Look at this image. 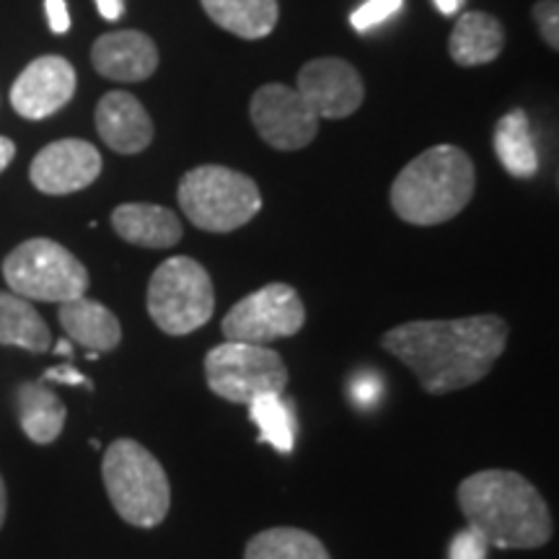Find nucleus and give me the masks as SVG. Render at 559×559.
<instances>
[{"instance_id": "f257e3e1", "label": "nucleus", "mask_w": 559, "mask_h": 559, "mask_svg": "<svg viewBox=\"0 0 559 559\" xmlns=\"http://www.w3.org/2000/svg\"><path fill=\"white\" fill-rule=\"evenodd\" d=\"M508 321L495 313L451 321H407L381 345L417 376L425 394L440 396L485 381L508 347Z\"/></svg>"}, {"instance_id": "f03ea898", "label": "nucleus", "mask_w": 559, "mask_h": 559, "mask_svg": "<svg viewBox=\"0 0 559 559\" xmlns=\"http://www.w3.org/2000/svg\"><path fill=\"white\" fill-rule=\"evenodd\" d=\"M456 498L469 531L487 547L539 549L555 534L547 500L519 472L472 474L459 485Z\"/></svg>"}, {"instance_id": "7ed1b4c3", "label": "nucleus", "mask_w": 559, "mask_h": 559, "mask_svg": "<svg viewBox=\"0 0 559 559\" xmlns=\"http://www.w3.org/2000/svg\"><path fill=\"white\" fill-rule=\"evenodd\" d=\"M474 194V164L456 145H436L404 166L391 185V207L412 226L456 218Z\"/></svg>"}, {"instance_id": "20e7f679", "label": "nucleus", "mask_w": 559, "mask_h": 559, "mask_svg": "<svg viewBox=\"0 0 559 559\" xmlns=\"http://www.w3.org/2000/svg\"><path fill=\"white\" fill-rule=\"evenodd\" d=\"M102 479L111 508L138 528L160 526L171 508V485L153 453L132 438H120L102 459Z\"/></svg>"}, {"instance_id": "39448f33", "label": "nucleus", "mask_w": 559, "mask_h": 559, "mask_svg": "<svg viewBox=\"0 0 559 559\" xmlns=\"http://www.w3.org/2000/svg\"><path fill=\"white\" fill-rule=\"evenodd\" d=\"M179 207L192 226L210 234H230L262 210L254 179L228 166H198L179 181Z\"/></svg>"}, {"instance_id": "423d86ee", "label": "nucleus", "mask_w": 559, "mask_h": 559, "mask_svg": "<svg viewBox=\"0 0 559 559\" xmlns=\"http://www.w3.org/2000/svg\"><path fill=\"white\" fill-rule=\"evenodd\" d=\"M215 311V288L207 270L192 257H171L158 264L148 283L153 324L171 337L202 330Z\"/></svg>"}, {"instance_id": "0eeeda50", "label": "nucleus", "mask_w": 559, "mask_h": 559, "mask_svg": "<svg viewBox=\"0 0 559 559\" xmlns=\"http://www.w3.org/2000/svg\"><path fill=\"white\" fill-rule=\"evenodd\" d=\"M3 277L11 293L26 300L68 304L86 296L88 270L62 243L52 239H29L5 257Z\"/></svg>"}, {"instance_id": "6e6552de", "label": "nucleus", "mask_w": 559, "mask_h": 559, "mask_svg": "<svg viewBox=\"0 0 559 559\" xmlns=\"http://www.w3.org/2000/svg\"><path fill=\"white\" fill-rule=\"evenodd\" d=\"M205 381L221 400L249 407L260 396L283 394L288 366L267 345L223 342L205 355Z\"/></svg>"}, {"instance_id": "1a4fd4ad", "label": "nucleus", "mask_w": 559, "mask_h": 559, "mask_svg": "<svg viewBox=\"0 0 559 559\" xmlns=\"http://www.w3.org/2000/svg\"><path fill=\"white\" fill-rule=\"evenodd\" d=\"M306 309L296 288L285 283H270L249 293L223 317V337L226 342H247V345H270L275 340L293 337L304 330Z\"/></svg>"}, {"instance_id": "9d476101", "label": "nucleus", "mask_w": 559, "mask_h": 559, "mask_svg": "<svg viewBox=\"0 0 559 559\" xmlns=\"http://www.w3.org/2000/svg\"><path fill=\"white\" fill-rule=\"evenodd\" d=\"M251 122L272 148L300 151L317 138L321 120L296 88L267 83L251 96Z\"/></svg>"}, {"instance_id": "9b49d317", "label": "nucleus", "mask_w": 559, "mask_h": 559, "mask_svg": "<svg viewBox=\"0 0 559 559\" xmlns=\"http://www.w3.org/2000/svg\"><path fill=\"white\" fill-rule=\"evenodd\" d=\"M296 91L319 120H342L360 109L366 99L360 73L340 58H317L298 73Z\"/></svg>"}, {"instance_id": "f8f14e48", "label": "nucleus", "mask_w": 559, "mask_h": 559, "mask_svg": "<svg viewBox=\"0 0 559 559\" xmlns=\"http://www.w3.org/2000/svg\"><path fill=\"white\" fill-rule=\"evenodd\" d=\"M75 94V70L60 55H41L21 70L11 86V107L24 120H45L60 111Z\"/></svg>"}, {"instance_id": "ddd939ff", "label": "nucleus", "mask_w": 559, "mask_h": 559, "mask_svg": "<svg viewBox=\"0 0 559 559\" xmlns=\"http://www.w3.org/2000/svg\"><path fill=\"white\" fill-rule=\"evenodd\" d=\"M102 174V153L86 140L66 138L41 148L32 160L29 179L45 194H73Z\"/></svg>"}, {"instance_id": "4468645a", "label": "nucleus", "mask_w": 559, "mask_h": 559, "mask_svg": "<svg viewBox=\"0 0 559 559\" xmlns=\"http://www.w3.org/2000/svg\"><path fill=\"white\" fill-rule=\"evenodd\" d=\"M91 60H94L96 73L104 75V79L140 83L148 81L156 73L158 50L156 41L143 32H109L94 41Z\"/></svg>"}, {"instance_id": "2eb2a0df", "label": "nucleus", "mask_w": 559, "mask_h": 559, "mask_svg": "<svg viewBox=\"0 0 559 559\" xmlns=\"http://www.w3.org/2000/svg\"><path fill=\"white\" fill-rule=\"evenodd\" d=\"M96 130L111 151L132 153L145 151L153 140V122L135 96L128 91H109L96 107Z\"/></svg>"}, {"instance_id": "dca6fc26", "label": "nucleus", "mask_w": 559, "mask_h": 559, "mask_svg": "<svg viewBox=\"0 0 559 559\" xmlns=\"http://www.w3.org/2000/svg\"><path fill=\"white\" fill-rule=\"evenodd\" d=\"M117 236L143 249H169L181 239V223L171 210L148 202H124L111 213Z\"/></svg>"}, {"instance_id": "f3484780", "label": "nucleus", "mask_w": 559, "mask_h": 559, "mask_svg": "<svg viewBox=\"0 0 559 559\" xmlns=\"http://www.w3.org/2000/svg\"><path fill=\"white\" fill-rule=\"evenodd\" d=\"M60 326L73 342L91 353H109L122 342L120 319L99 300L86 296L60 304Z\"/></svg>"}, {"instance_id": "a211bd4d", "label": "nucleus", "mask_w": 559, "mask_h": 559, "mask_svg": "<svg viewBox=\"0 0 559 559\" xmlns=\"http://www.w3.org/2000/svg\"><path fill=\"white\" fill-rule=\"evenodd\" d=\"M16 415L21 430L37 445H50L60 438L66 428L68 409L55 391H50L41 381L21 383L16 389Z\"/></svg>"}, {"instance_id": "6ab92c4d", "label": "nucleus", "mask_w": 559, "mask_h": 559, "mask_svg": "<svg viewBox=\"0 0 559 559\" xmlns=\"http://www.w3.org/2000/svg\"><path fill=\"white\" fill-rule=\"evenodd\" d=\"M506 47V29L495 16L481 11L464 13L453 26L449 39V52L459 66H487L498 60V55Z\"/></svg>"}, {"instance_id": "aec40b11", "label": "nucleus", "mask_w": 559, "mask_h": 559, "mask_svg": "<svg viewBox=\"0 0 559 559\" xmlns=\"http://www.w3.org/2000/svg\"><path fill=\"white\" fill-rule=\"evenodd\" d=\"M0 345L26 353H47L52 347L50 326L26 298L0 290Z\"/></svg>"}, {"instance_id": "412c9836", "label": "nucleus", "mask_w": 559, "mask_h": 559, "mask_svg": "<svg viewBox=\"0 0 559 559\" xmlns=\"http://www.w3.org/2000/svg\"><path fill=\"white\" fill-rule=\"evenodd\" d=\"M202 9L221 29L241 39H262L277 24V0H202Z\"/></svg>"}, {"instance_id": "4be33fe9", "label": "nucleus", "mask_w": 559, "mask_h": 559, "mask_svg": "<svg viewBox=\"0 0 559 559\" xmlns=\"http://www.w3.org/2000/svg\"><path fill=\"white\" fill-rule=\"evenodd\" d=\"M495 153L510 177L531 179L539 171V153L531 135L528 115L523 109L508 111L495 128Z\"/></svg>"}, {"instance_id": "5701e85b", "label": "nucleus", "mask_w": 559, "mask_h": 559, "mask_svg": "<svg viewBox=\"0 0 559 559\" xmlns=\"http://www.w3.org/2000/svg\"><path fill=\"white\" fill-rule=\"evenodd\" d=\"M243 559H332L324 544L304 528H270L251 536Z\"/></svg>"}, {"instance_id": "b1692460", "label": "nucleus", "mask_w": 559, "mask_h": 559, "mask_svg": "<svg viewBox=\"0 0 559 559\" xmlns=\"http://www.w3.org/2000/svg\"><path fill=\"white\" fill-rule=\"evenodd\" d=\"M249 417L260 428V438L264 443H270L280 453L293 451V443H296V419H293V412L283 402V396L270 394L254 400L249 404Z\"/></svg>"}, {"instance_id": "393cba45", "label": "nucleus", "mask_w": 559, "mask_h": 559, "mask_svg": "<svg viewBox=\"0 0 559 559\" xmlns=\"http://www.w3.org/2000/svg\"><path fill=\"white\" fill-rule=\"evenodd\" d=\"M404 0H368V3H362L358 11L349 16V24H353L355 32L366 34V32H373L376 26L386 24L389 19H394L396 13L402 11Z\"/></svg>"}, {"instance_id": "a878e982", "label": "nucleus", "mask_w": 559, "mask_h": 559, "mask_svg": "<svg viewBox=\"0 0 559 559\" xmlns=\"http://www.w3.org/2000/svg\"><path fill=\"white\" fill-rule=\"evenodd\" d=\"M534 16H536V24H539V32L547 45L551 50H557L559 47V3L557 0H542V3L534 5Z\"/></svg>"}, {"instance_id": "bb28decb", "label": "nucleus", "mask_w": 559, "mask_h": 559, "mask_svg": "<svg viewBox=\"0 0 559 559\" xmlns=\"http://www.w3.org/2000/svg\"><path fill=\"white\" fill-rule=\"evenodd\" d=\"M485 549H487V544L481 542L474 531H466V534H461L456 544H453L451 557L453 559H481L485 557Z\"/></svg>"}, {"instance_id": "cd10ccee", "label": "nucleus", "mask_w": 559, "mask_h": 559, "mask_svg": "<svg viewBox=\"0 0 559 559\" xmlns=\"http://www.w3.org/2000/svg\"><path fill=\"white\" fill-rule=\"evenodd\" d=\"M45 11L55 34H66L70 29V13L66 0H45Z\"/></svg>"}, {"instance_id": "c85d7f7f", "label": "nucleus", "mask_w": 559, "mask_h": 559, "mask_svg": "<svg viewBox=\"0 0 559 559\" xmlns=\"http://www.w3.org/2000/svg\"><path fill=\"white\" fill-rule=\"evenodd\" d=\"M47 381H60V383H75V386H86V389H94V383H91L86 376L79 373L75 368L70 366H58V368H50L45 376H41V383Z\"/></svg>"}, {"instance_id": "c756f323", "label": "nucleus", "mask_w": 559, "mask_h": 559, "mask_svg": "<svg viewBox=\"0 0 559 559\" xmlns=\"http://www.w3.org/2000/svg\"><path fill=\"white\" fill-rule=\"evenodd\" d=\"M96 9L107 21H120L124 13V0H96Z\"/></svg>"}, {"instance_id": "7c9ffc66", "label": "nucleus", "mask_w": 559, "mask_h": 559, "mask_svg": "<svg viewBox=\"0 0 559 559\" xmlns=\"http://www.w3.org/2000/svg\"><path fill=\"white\" fill-rule=\"evenodd\" d=\"M13 156H16V145H13V140L0 135V174L9 169Z\"/></svg>"}, {"instance_id": "2f4dec72", "label": "nucleus", "mask_w": 559, "mask_h": 559, "mask_svg": "<svg viewBox=\"0 0 559 559\" xmlns=\"http://www.w3.org/2000/svg\"><path fill=\"white\" fill-rule=\"evenodd\" d=\"M432 3H436V9L443 13V16H453V13L461 11L464 0H432Z\"/></svg>"}, {"instance_id": "473e14b6", "label": "nucleus", "mask_w": 559, "mask_h": 559, "mask_svg": "<svg viewBox=\"0 0 559 559\" xmlns=\"http://www.w3.org/2000/svg\"><path fill=\"white\" fill-rule=\"evenodd\" d=\"M5 513H9V495H5V481L0 477V528L5 523Z\"/></svg>"}, {"instance_id": "72a5a7b5", "label": "nucleus", "mask_w": 559, "mask_h": 559, "mask_svg": "<svg viewBox=\"0 0 559 559\" xmlns=\"http://www.w3.org/2000/svg\"><path fill=\"white\" fill-rule=\"evenodd\" d=\"M55 349H58V355H70V353H73V347H70L68 340H60L58 345H55Z\"/></svg>"}]
</instances>
